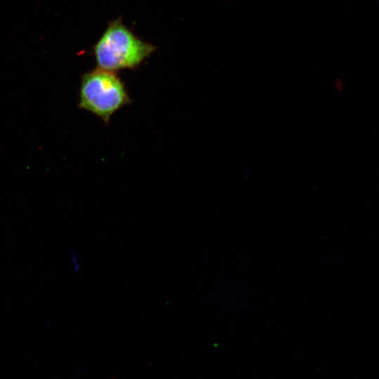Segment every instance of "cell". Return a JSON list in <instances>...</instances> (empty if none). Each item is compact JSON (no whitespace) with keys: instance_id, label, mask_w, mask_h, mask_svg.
<instances>
[{"instance_id":"cell-1","label":"cell","mask_w":379,"mask_h":379,"mask_svg":"<svg viewBox=\"0 0 379 379\" xmlns=\"http://www.w3.org/2000/svg\"><path fill=\"white\" fill-rule=\"evenodd\" d=\"M136 36L121 20L111 21L93 50L98 67L110 72L135 69L155 50Z\"/></svg>"},{"instance_id":"cell-2","label":"cell","mask_w":379,"mask_h":379,"mask_svg":"<svg viewBox=\"0 0 379 379\" xmlns=\"http://www.w3.org/2000/svg\"><path fill=\"white\" fill-rule=\"evenodd\" d=\"M79 107L108 124L115 112L131 103L125 84L114 72L100 68L83 75Z\"/></svg>"},{"instance_id":"cell-3","label":"cell","mask_w":379,"mask_h":379,"mask_svg":"<svg viewBox=\"0 0 379 379\" xmlns=\"http://www.w3.org/2000/svg\"><path fill=\"white\" fill-rule=\"evenodd\" d=\"M71 262L72 263V269L74 272H77L80 267L79 259L76 254L72 253L71 255Z\"/></svg>"}]
</instances>
